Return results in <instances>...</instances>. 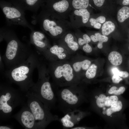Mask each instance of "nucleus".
<instances>
[{
  "instance_id": "c9c22d12",
  "label": "nucleus",
  "mask_w": 129,
  "mask_h": 129,
  "mask_svg": "<svg viewBox=\"0 0 129 129\" xmlns=\"http://www.w3.org/2000/svg\"><path fill=\"white\" fill-rule=\"evenodd\" d=\"M119 71V70L116 68H113L112 70V71L113 75L117 74L118 75V73Z\"/></svg>"
},
{
  "instance_id": "473e14b6",
  "label": "nucleus",
  "mask_w": 129,
  "mask_h": 129,
  "mask_svg": "<svg viewBox=\"0 0 129 129\" xmlns=\"http://www.w3.org/2000/svg\"><path fill=\"white\" fill-rule=\"evenodd\" d=\"M117 88V87L115 86L112 87L109 90L108 93L109 94L113 95L115 90Z\"/></svg>"
},
{
  "instance_id": "ea45409f",
  "label": "nucleus",
  "mask_w": 129,
  "mask_h": 129,
  "mask_svg": "<svg viewBox=\"0 0 129 129\" xmlns=\"http://www.w3.org/2000/svg\"><path fill=\"white\" fill-rule=\"evenodd\" d=\"M128 50L129 52V45L128 47Z\"/></svg>"
},
{
  "instance_id": "9d476101",
  "label": "nucleus",
  "mask_w": 129,
  "mask_h": 129,
  "mask_svg": "<svg viewBox=\"0 0 129 129\" xmlns=\"http://www.w3.org/2000/svg\"><path fill=\"white\" fill-rule=\"evenodd\" d=\"M94 104L102 110V113L110 116L113 113L120 111L122 109L123 104L117 96L113 95L107 96L102 94L95 98Z\"/></svg>"
},
{
  "instance_id": "cd10ccee",
  "label": "nucleus",
  "mask_w": 129,
  "mask_h": 129,
  "mask_svg": "<svg viewBox=\"0 0 129 129\" xmlns=\"http://www.w3.org/2000/svg\"><path fill=\"white\" fill-rule=\"evenodd\" d=\"M125 88L124 86H121L118 89L117 88L115 92L113 95L118 96L123 94L125 90Z\"/></svg>"
},
{
  "instance_id": "2eb2a0df",
  "label": "nucleus",
  "mask_w": 129,
  "mask_h": 129,
  "mask_svg": "<svg viewBox=\"0 0 129 129\" xmlns=\"http://www.w3.org/2000/svg\"><path fill=\"white\" fill-rule=\"evenodd\" d=\"M91 16L88 8L75 9L72 11L69 15L71 26L75 30L86 25Z\"/></svg>"
},
{
  "instance_id": "f3484780",
  "label": "nucleus",
  "mask_w": 129,
  "mask_h": 129,
  "mask_svg": "<svg viewBox=\"0 0 129 129\" xmlns=\"http://www.w3.org/2000/svg\"><path fill=\"white\" fill-rule=\"evenodd\" d=\"M58 44L65 48L71 55L79 49L77 38L74 32L70 31L58 39Z\"/></svg>"
},
{
  "instance_id": "a211bd4d",
  "label": "nucleus",
  "mask_w": 129,
  "mask_h": 129,
  "mask_svg": "<svg viewBox=\"0 0 129 129\" xmlns=\"http://www.w3.org/2000/svg\"><path fill=\"white\" fill-rule=\"evenodd\" d=\"M62 118L59 119V121L63 128H71L78 124L80 121L86 115V113L76 109L68 113Z\"/></svg>"
},
{
  "instance_id": "c85d7f7f",
  "label": "nucleus",
  "mask_w": 129,
  "mask_h": 129,
  "mask_svg": "<svg viewBox=\"0 0 129 129\" xmlns=\"http://www.w3.org/2000/svg\"><path fill=\"white\" fill-rule=\"evenodd\" d=\"M112 82L115 83H118L122 80V78L117 74H113L112 78Z\"/></svg>"
},
{
  "instance_id": "72a5a7b5",
  "label": "nucleus",
  "mask_w": 129,
  "mask_h": 129,
  "mask_svg": "<svg viewBox=\"0 0 129 129\" xmlns=\"http://www.w3.org/2000/svg\"><path fill=\"white\" fill-rule=\"evenodd\" d=\"M90 37L91 40L93 42H96L98 41L97 37L94 35H91Z\"/></svg>"
},
{
  "instance_id": "f03ea898",
  "label": "nucleus",
  "mask_w": 129,
  "mask_h": 129,
  "mask_svg": "<svg viewBox=\"0 0 129 129\" xmlns=\"http://www.w3.org/2000/svg\"><path fill=\"white\" fill-rule=\"evenodd\" d=\"M41 60L33 52L25 61L6 70L3 74L7 82L17 85L21 91L26 93L35 84L32 80L33 72Z\"/></svg>"
},
{
  "instance_id": "b1692460",
  "label": "nucleus",
  "mask_w": 129,
  "mask_h": 129,
  "mask_svg": "<svg viewBox=\"0 0 129 129\" xmlns=\"http://www.w3.org/2000/svg\"><path fill=\"white\" fill-rule=\"evenodd\" d=\"M115 26L114 24L111 21L105 22L103 24L102 32L103 35L107 36L113 32L115 29Z\"/></svg>"
},
{
  "instance_id": "412c9836",
  "label": "nucleus",
  "mask_w": 129,
  "mask_h": 129,
  "mask_svg": "<svg viewBox=\"0 0 129 129\" xmlns=\"http://www.w3.org/2000/svg\"><path fill=\"white\" fill-rule=\"evenodd\" d=\"M72 11L82 8H88L91 0H70Z\"/></svg>"
},
{
  "instance_id": "c756f323",
  "label": "nucleus",
  "mask_w": 129,
  "mask_h": 129,
  "mask_svg": "<svg viewBox=\"0 0 129 129\" xmlns=\"http://www.w3.org/2000/svg\"><path fill=\"white\" fill-rule=\"evenodd\" d=\"M118 75L123 78H126L129 76V73L126 71H120L118 72Z\"/></svg>"
},
{
  "instance_id": "aec40b11",
  "label": "nucleus",
  "mask_w": 129,
  "mask_h": 129,
  "mask_svg": "<svg viewBox=\"0 0 129 129\" xmlns=\"http://www.w3.org/2000/svg\"><path fill=\"white\" fill-rule=\"evenodd\" d=\"M74 33L77 40L79 48L84 45L91 42V40L89 36L87 34L82 33L78 29H75Z\"/></svg>"
},
{
  "instance_id": "0eeeda50",
  "label": "nucleus",
  "mask_w": 129,
  "mask_h": 129,
  "mask_svg": "<svg viewBox=\"0 0 129 129\" xmlns=\"http://www.w3.org/2000/svg\"><path fill=\"white\" fill-rule=\"evenodd\" d=\"M81 83L55 89L58 107L65 114L77 109L85 100L86 94Z\"/></svg>"
},
{
  "instance_id": "4be33fe9",
  "label": "nucleus",
  "mask_w": 129,
  "mask_h": 129,
  "mask_svg": "<svg viewBox=\"0 0 129 129\" xmlns=\"http://www.w3.org/2000/svg\"><path fill=\"white\" fill-rule=\"evenodd\" d=\"M109 60L113 65L118 66L121 64L123 62V57L121 55L116 51L111 52L108 56Z\"/></svg>"
},
{
  "instance_id": "5701e85b",
  "label": "nucleus",
  "mask_w": 129,
  "mask_h": 129,
  "mask_svg": "<svg viewBox=\"0 0 129 129\" xmlns=\"http://www.w3.org/2000/svg\"><path fill=\"white\" fill-rule=\"evenodd\" d=\"M97 68L96 64H91L86 70L82 81L91 80L95 78L96 75Z\"/></svg>"
},
{
  "instance_id": "58836bf2",
  "label": "nucleus",
  "mask_w": 129,
  "mask_h": 129,
  "mask_svg": "<svg viewBox=\"0 0 129 129\" xmlns=\"http://www.w3.org/2000/svg\"><path fill=\"white\" fill-rule=\"evenodd\" d=\"M97 47L99 49H101L103 47L102 43H98L97 44Z\"/></svg>"
},
{
  "instance_id": "f704fd0d",
  "label": "nucleus",
  "mask_w": 129,
  "mask_h": 129,
  "mask_svg": "<svg viewBox=\"0 0 129 129\" xmlns=\"http://www.w3.org/2000/svg\"><path fill=\"white\" fill-rule=\"evenodd\" d=\"M13 128L11 126L6 125V126H0V129H12Z\"/></svg>"
},
{
  "instance_id": "9b49d317",
  "label": "nucleus",
  "mask_w": 129,
  "mask_h": 129,
  "mask_svg": "<svg viewBox=\"0 0 129 129\" xmlns=\"http://www.w3.org/2000/svg\"><path fill=\"white\" fill-rule=\"evenodd\" d=\"M42 6L50 10L65 19L69 18L72 11L70 0H43Z\"/></svg>"
},
{
  "instance_id": "423d86ee",
  "label": "nucleus",
  "mask_w": 129,
  "mask_h": 129,
  "mask_svg": "<svg viewBox=\"0 0 129 129\" xmlns=\"http://www.w3.org/2000/svg\"><path fill=\"white\" fill-rule=\"evenodd\" d=\"M13 88L10 84L1 83L0 86V121L6 120L10 118L13 109L25 104L27 99L26 94Z\"/></svg>"
},
{
  "instance_id": "393cba45",
  "label": "nucleus",
  "mask_w": 129,
  "mask_h": 129,
  "mask_svg": "<svg viewBox=\"0 0 129 129\" xmlns=\"http://www.w3.org/2000/svg\"><path fill=\"white\" fill-rule=\"evenodd\" d=\"M129 17V7L124 6L118 11L117 18L118 21L120 22H122Z\"/></svg>"
},
{
  "instance_id": "7ed1b4c3",
  "label": "nucleus",
  "mask_w": 129,
  "mask_h": 129,
  "mask_svg": "<svg viewBox=\"0 0 129 129\" xmlns=\"http://www.w3.org/2000/svg\"><path fill=\"white\" fill-rule=\"evenodd\" d=\"M36 18L43 31L52 38L59 39L72 28L70 21L44 7Z\"/></svg>"
},
{
  "instance_id": "a878e982",
  "label": "nucleus",
  "mask_w": 129,
  "mask_h": 129,
  "mask_svg": "<svg viewBox=\"0 0 129 129\" xmlns=\"http://www.w3.org/2000/svg\"><path fill=\"white\" fill-rule=\"evenodd\" d=\"M94 35L97 37L99 42L103 43V42H106L108 40V37L106 36L101 35L100 33H96Z\"/></svg>"
},
{
  "instance_id": "39448f33",
  "label": "nucleus",
  "mask_w": 129,
  "mask_h": 129,
  "mask_svg": "<svg viewBox=\"0 0 129 129\" xmlns=\"http://www.w3.org/2000/svg\"><path fill=\"white\" fill-rule=\"evenodd\" d=\"M48 62L47 67L53 81L52 87H64L81 83L75 74L69 60Z\"/></svg>"
},
{
  "instance_id": "f8f14e48",
  "label": "nucleus",
  "mask_w": 129,
  "mask_h": 129,
  "mask_svg": "<svg viewBox=\"0 0 129 129\" xmlns=\"http://www.w3.org/2000/svg\"><path fill=\"white\" fill-rule=\"evenodd\" d=\"M12 117L25 129H37L34 116L27 103Z\"/></svg>"
},
{
  "instance_id": "bb28decb",
  "label": "nucleus",
  "mask_w": 129,
  "mask_h": 129,
  "mask_svg": "<svg viewBox=\"0 0 129 129\" xmlns=\"http://www.w3.org/2000/svg\"><path fill=\"white\" fill-rule=\"evenodd\" d=\"M82 49L85 52L87 53H91L92 50V48L91 45L89 44H86L80 48L79 49Z\"/></svg>"
},
{
  "instance_id": "a19ab883",
  "label": "nucleus",
  "mask_w": 129,
  "mask_h": 129,
  "mask_svg": "<svg viewBox=\"0 0 129 129\" xmlns=\"http://www.w3.org/2000/svg\"><path fill=\"white\" fill-rule=\"evenodd\" d=\"M128 64H129V60H128Z\"/></svg>"
},
{
  "instance_id": "6ab92c4d",
  "label": "nucleus",
  "mask_w": 129,
  "mask_h": 129,
  "mask_svg": "<svg viewBox=\"0 0 129 129\" xmlns=\"http://www.w3.org/2000/svg\"><path fill=\"white\" fill-rule=\"evenodd\" d=\"M43 1V0H14L12 3L24 11L28 10L36 12L42 5Z\"/></svg>"
},
{
  "instance_id": "dca6fc26",
  "label": "nucleus",
  "mask_w": 129,
  "mask_h": 129,
  "mask_svg": "<svg viewBox=\"0 0 129 129\" xmlns=\"http://www.w3.org/2000/svg\"><path fill=\"white\" fill-rule=\"evenodd\" d=\"M30 42L42 54L52 46L48 39L43 32L34 30L32 31L30 35Z\"/></svg>"
},
{
  "instance_id": "ddd939ff",
  "label": "nucleus",
  "mask_w": 129,
  "mask_h": 129,
  "mask_svg": "<svg viewBox=\"0 0 129 129\" xmlns=\"http://www.w3.org/2000/svg\"><path fill=\"white\" fill-rule=\"evenodd\" d=\"M69 60L75 74L82 81L86 70L91 64V61L78 53L72 55Z\"/></svg>"
},
{
  "instance_id": "4c0bfd02",
  "label": "nucleus",
  "mask_w": 129,
  "mask_h": 129,
  "mask_svg": "<svg viewBox=\"0 0 129 129\" xmlns=\"http://www.w3.org/2000/svg\"><path fill=\"white\" fill-rule=\"evenodd\" d=\"M122 4L125 5H129V0H123L122 1Z\"/></svg>"
},
{
  "instance_id": "20e7f679",
  "label": "nucleus",
  "mask_w": 129,
  "mask_h": 129,
  "mask_svg": "<svg viewBox=\"0 0 129 129\" xmlns=\"http://www.w3.org/2000/svg\"><path fill=\"white\" fill-rule=\"evenodd\" d=\"M37 68L38 73V81L29 91L50 110L54 109L57 100L50 81V77L47 66L41 60Z\"/></svg>"
},
{
  "instance_id": "4468645a",
  "label": "nucleus",
  "mask_w": 129,
  "mask_h": 129,
  "mask_svg": "<svg viewBox=\"0 0 129 129\" xmlns=\"http://www.w3.org/2000/svg\"><path fill=\"white\" fill-rule=\"evenodd\" d=\"M42 54L48 61L69 60L72 56L65 48L58 44L52 45Z\"/></svg>"
},
{
  "instance_id": "e433bc0d",
  "label": "nucleus",
  "mask_w": 129,
  "mask_h": 129,
  "mask_svg": "<svg viewBox=\"0 0 129 129\" xmlns=\"http://www.w3.org/2000/svg\"><path fill=\"white\" fill-rule=\"evenodd\" d=\"M101 24L99 22H97L93 26V27L96 29H99L101 27Z\"/></svg>"
},
{
  "instance_id": "f257e3e1",
  "label": "nucleus",
  "mask_w": 129,
  "mask_h": 129,
  "mask_svg": "<svg viewBox=\"0 0 129 129\" xmlns=\"http://www.w3.org/2000/svg\"><path fill=\"white\" fill-rule=\"evenodd\" d=\"M4 40L7 46L2 59L6 70L25 61L33 52L30 46L21 42L12 30L6 28L0 30V42Z\"/></svg>"
},
{
  "instance_id": "6e6552de",
  "label": "nucleus",
  "mask_w": 129,
  "mask_h": 129,
  "mask_svg": "<svg viewBox=\"0 0 129 129\" xmlns=\"http://www.w3.org/2000/svg\"><path fill=\"white\" fill-rule=\"evenodd\" d=\"M26 95L27 103L34 116L37 129H45L52 122L59 120L58 116L52 114L32 92L28 91Z\"/></svg>"
},
{
  "instance_id": "2f4dec72",
  "label": "nucleus",
  "mask_w": 129,
  "mask_h": 129,
  "mask_svg": "<svg viewBox=\"0 0 129 129\" xmlns=\"http://www.w3.org/2000/svg\"><path fill=\"white\" fill-rule=\"evenodd\" d=\"M0 70L1 72L2 73H3L4 70L5 64L3 61L2 57L1 55H0Z\"/></svg>"
},
{
  "instance_id": "1a4fd4ad",
  "label": "nucleus",
  "mask_w": 129,
  "mask_h": 129,
  "mask_svg": "<svg viewBox=\"0 0 129 129\" xmlns=\"http://www.w3.org/2000/svg\"><path fill=\"white\" fill-rule=\"evenodd\" d=\"M0 7L4 13L7 25H19L27 27L32 31L33 27L27 21L22 9L13 3L1 1Z\"/></svg>"
},
{
  "instance_id": "7c9ffc66",
  "label": "nucleus",
  "mask_w": 129,
  "mask_h": 129,
  "mask_svg": "<svg viewBox=\"0 0 129 129\" xmlns=\"http://www.w3.org/2000/svg\"><path fill=\"white\" fill-rule=\"evenodd\" d=\"M97 23L99 22L102 23L105 22L106 20L105 17L103 16H101L95 19Z\"/></svg>"
}]
</instances>
